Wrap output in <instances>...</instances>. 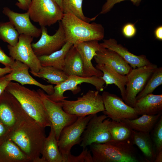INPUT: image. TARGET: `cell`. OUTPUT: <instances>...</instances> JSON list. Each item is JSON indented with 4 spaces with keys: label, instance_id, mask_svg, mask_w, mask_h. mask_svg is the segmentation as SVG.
I'll list each match as a JSON object with an SVG mask.
<instances>
[{
    "label": "cell",
    "instance_id": "e575fe53",
    "mask_svg": "<svg viewBox=\"0 0 162 162\" xmlns=\"http://www.w3.org/2000/svg\"><path fill=\"white\" fill-rule=\"evenodd\" d=\"M66 162H93L91 152L86 147L79 155L70 154L67 157Z\"/></svg>",
    "mask_w": 162,
    "mask_h": 162
},
{
    "label": "cell",
    "instance_id": "484cf974",
    "mask_svg": "<svg viewBox=\"0 0 162 162\" xmlns=\"http://www.w3.org/2000/svg\"><path fill=\"white\" fill-rule=\"evenodd\" d=\"M63 70L68 76L84 77L82 60L80 53L73 45L66 55Z\"/></svg>",
    "mask_w": 162,
    "mask_h": 162
},
{
    "label": "cell",
    "instance_id": "4316f807",
    "mask_svg": "<svg viewBox=\"0 0 162 162\" xmlns=\"http://www.w3.org/2000/svg\"><path fill=\"white\" fill-rule=\"evenodd\" d=\"M162 112L154 115L144 114L133 119H123L121 121L131 129L142 132L150 133L162 115Z\"/></svg>",
    "mask_w": 162,
    "mask_h": 162
},
{
    "label": "cell",
    "instance_id": "f6af8a7d",
    "mask_svg": "<svg viewBox=\"0 0 162 162\" xmlns=\"http://www.w3.org/2000/svg\"><path fill=\"white\" fill-rule=\"evenodd\" d=\"M62 10V0H53Z\"/></svg>",
    "mask_w": 162,
    "mask_h": 162
},
{
    "label": "cell",
    "instance_id": "277c9868",
    "mask_svg": "<svg viewBox=\"0 0 162 162\" xmlns=\"http://www.w3.org/2000/svg\"><path fill=\"white\" fill-rule=\"evenodd\" d=\"M61 22L67 41L73 45L92 40H103L104 29L100 24L88 22L71 14H64Z\"/></svg>",
    "mask_w": 162,
    "mask_h": 162
},
{
    "label": "cell",
    "instance_id": "7402d4cb",
    "mask_svg": "<svg viewBox=\"0 0 162 162\" xmlns=\"http://www.w3.org/2000/svg\"><path fill=\"white\" fill-rule=\"evenodd\" d=\"M48 136L44 142L40 162H66L59 151L55 131L52 125Z\"/></svg>",
    "mask_w": 162,
    "mask_h": 162
},
{
    "label": "cell",
    "instance_id": "836d02e7",
    "mask_svg": "<svg viewBox=\"0 0 162 162\" xmlns=\"http://www.w3.org/2000/svg\"><path fill=\"white\" fill-rule=\"evenodd\" d=\"M150 132V136L155 147L157 154L162 150V115Z\"/></svg>",
    "mask_w": 162,
    "mask_h": 162
},
{
    "label": "cell",
    "instance_id": "8fae6325",
    "mask_svg": "<svg viewBox=\"0 0 162 162\" xmlns=\"http://www.w3.org/2000/svg\"><path fill=\"white\" fill-rule=\"evenodd\" d=\"M93 115L78 117L74 123L65 127L62 130L58 140L60 152L66 161L67 156L75 145L80 144L82 135Z\"/></svg>",
    "mask_w": 162,
    "mask_h": 162
},
{
    "label": "cell",
    "instance_id": "3957f363",
    "mask_svg": "<svg viewBox=\"0 0 162 162\" xmlns=\"http://www.w3.org/2000/svg\"><path fill=\"white\" fill-rule=\"evenodd\" d=\"M93 162H145L137 156L133 145L129 142L111 140L89 145Z\"/></svg>",
    "mask_w": 162,
    "mask_h": 162
},
{
    "label": "cell",
    "instance_id": "5bb4252c",
    "mask_svg": "<svg viewBox=\"0 0 162 162\" xmlns=\"http://www.w3.org/2000/svg\"><path fill=\"white\" fill-rule=\"evenodd\" d=\"M102 96L105 108L103 113L112 120L120 122L124 118L133 119L138 117L134 108L116 95L104 91Z\"/></svg>",
    "mask_w": 162,
    "mask_h": 162
},
{
    "label": "cell",
    "instance_id": "d590c367",
    "mask_svg": "<svg viewBox=\"0 0 162 162\" xmlns=\"http://www.w3.org/2000/svg\"><path fill=\"white\" fill-rule=\"evenodd\" d=\"M125 0H130L134 5L138 6L142 0H106L99 14H106L111 10L115 4Z\"/></svg>",
    "mask_w": 162,
    "mask_h": 162
},
{
    "label": "cell",
    "instance_id": "d4e9b609",
    "mask_svg": "<svg viewBox=\"0 0 162 162\" xmlns=\"http://www.w3.org/2000/svg\"><path fill=\"white\" fill-rule=\"evenodd\" d=\"M131 142L137 146L143 153L147 162H154L156 153L150 133L132 130Z\"/></svg>",
    "mask_w": 162,
    "mask_h": 162
},
{
    "label": "cell",
    "instance_id": "74e56055",
    "mask_svg": "<svg viewBox=\"0 0 162 162\" xmlns=\"http://www.w3.org/2000/svg\"><path fill=\"white\" fill-rule=\"evenodd\" d=\"M14 61L11 57L8 56L0 46V63L5 67L10 68Z\"/></svg>",
    "mask_w": 162,
    "mask_h": 162
},
{
    "label": "cell",
    "instance_id": "f35d334b",
    "mask_svg": "<svg viewBox=\"0 0 162 162\" xmlns=\"http://www.w3.org/2000/svg\"><path fill=\"white\" fill-rule=\"evenodd\" d=\"M10 131L0 121V143L8 138Z\"/></svg>",
    "mask_w": 162,
    "mask_h": 162
},
{
    "label": "cell",
    "instance_id": "e0dca14e",
    "mask_svg": "<svg viewBox=\"0 0 162 162\" xmlns=\"http://www.w3.org/2000/svg\"><path fill=\"white\" fill-rule=\"evenodd\" d=\"M2 13L8 18L20 34L29 35L33 38L39 37L41 33V29L32 24L28 11L25 13L15 12L8 7H4Z\"/></svg>",
    "mask_w": 162,
    "mask_h": 162
},
{
    "label": "cell",
    "instance_id": "d6a6232c",
    "mask_svg": "<svg viewBox=\"0 0 162 162\" xmlns=\"http://www.w3.org/2000/svg\"><path fill=\"white\" fill-rule=\"evenodd\" d=\"M162 84V67L157 68L152 73L142 90L136 96V100L152 94L158 86Z\"/></svg>",
    "mask_w": 162,
    "mask_h": 162
},
{
    "label": "cell",
    "instance_id": "f546056e",
    "mask_svg": "<svg viewBox=\"0 0 162 162\" xmlns=\"http://www.w3.org/2000/svg\"><path fill=\"white\" fill-rule=\"evenodd\" d=\"M32 74L56 85L64 82L69 76L63 70L51 66H42L38 72Z\"/></svg>",
    "mask_w": 162,
    "mask_h": 162
},
{
    "label": "cell",
    "instance_id": "9c48e42d",
    "mask_svg": "<svg viewBox=\"0 0 162 162\" xmlns=\"http://www.w3.org/2000/svg\"><path fill=\"white\" fill-rule=\"evenodd\" d=\"M104 115H93L81 137L80 146L85 149L92 143H104L112 140L108 128L110 118Z\"/></svg>",
    "mask_w": 162,
    "mask_h": 162
},
{
    "label": "cell",
    "instance_id": "4dcf8cb0",
    "mask_svg": "<svg viewBox=\"0 0 162 162\" xmlns=\"http://www.w3.org/2000/svg\"><path fill=\"white\" fill-rule=\"evenodd\" d=\"M83 0H62V10L64 14H71L88 22L94 21L99 14L93 18L86 16L82 10Z\"/></svg>",
    "mask_w": 162,
    "mask_h": 162
},
{
    "label": "cell",
    "instance_id": "2e32d148",
    "mask_svg": "<svg viewBox=\"0 0 162 162\" xmlns=\"http://www.w3.org/2000/svg\"><path fill=\"white\" fill-rule=\"evenodd\" d=\"M80 53L83 62L84 77L92 76L100 77L103 73L94 67L92 60L96 55V52L105 48L97 40H92L73 45Z\"/></svg>",
    "mask_w": 162,
    "mask_h": 162
},
{
    "label": "cell",
    "instance_id": "83f0119b",
    "mask_svg": "<svg viewBox=\"0 0 162 162\" xmlns=\"http://www.w3.org/2000/svg\"><path fill=\"white\" fill-rule=\"evenodd\" d=\"M73 45L67 41L60 50L50 55L38 57L41 66H51L63 70L66 55Z\"/></svg>",
    "mask_w": 162,
    "mask_h": 162
},
{
    "label": "cell",
    "instance_id": "7a4b0ae2",
    "mask_svg": "<svg viewBox=\"0 0 162 162\" xmlns=\"http://www.w3.org/2000/svg\"><path fill=\"white\" fill-rule=\"evenodd\" d=\"M5 90L16 98L26 114L39 125L44 128L52 126L40 96L37 91L12 81L9 82Z\"/></svg>",
    "mask_w": 162,
    "mask_h": 162
},
{
    "label": "cell",
    "instance_id": "52a82bcc",
    "mask_svg": "<svg viewBox=\"0 0 162 162\" xmlns=\"http://www.w3.org/2000/svg\"><path fill=\"white\" fill-rule=\"evenodd\" d=\"M29 116L12 94L5 90L0 95V121L10 131Z\"/></svg>",
    "mask_w": 162,
    "mask_h": 162
},
{
    "label": "cell",
    "instance_id": "8992f818",
    "mask_svg": "<svg viewBox=\"0 0 162 162\" xmlns=\"http://www.w3.org/2000/svg\"><path fill=\"white\" fill-rule=\"evenodd\" d=\"M27 11L30 19L41 27L54 24L61 21L64 14L53 0H31Z\"/></svg>",
    "mask_w": 162,
    "mask_h": 162
},
{
    "label": "cell",
    "instance_id": "7bdbcfd3",
    "mask_svg": "<svg viewBox=\"0 0 162 162\" xmlns=\"http://www.w3.org/2000/svg\"><path fill=\"white\" fill-rule=\"evenodd\" d=\"M11 71L10 67H5L3 68H0V77L10 73Z\"/></svg>",
    "mask_w": 162,
    "mask_h": 162
},
{
    "label": "cell",
    "instance_id": "6da1fadb",
    "mask_svg": "<svg viewBox=\"0 0 162 162\" xmlns=\"http://www.w3.org/2000/svg\"><path fill=\"white\" fill-rule=\"evenodd\" d=\"M45 128L29 116L10 131L8 138L19 147L31 162H40L46 137Z\"/></svg>",
    "mask_w": 162,
    "mask_h": 162
},
{
    "label": "cell",
    "instance_id": "ac0fdd59",
    "mask_svg": "<svg viewBox=\"0 0 162 162\" xmlns=\"http://www.w3.org/2000/svg\"><path fill=\"white\" fill-rule=\"evenodd\" d=\"M10 68L12 71L9 73L10 81L17 82L22 86L26 84L36 86L41 88L48 95L53 93V86L42 84L33 78L29 73V68L26 64L19 61L15 60Z\"/></svg>",
    "mask_w": 162,
    "mask_h": 162
},
{
    "label": "cell",
    "instance_id": "f1b7e54d",
    "mask_svg": "<svg viewBox=\"0 0 162 162\" xmlns=\"http://www.w3.org/2000/svg\"><path fill=\"white\" fill-rule=\"evenodd\" d=\"M108 128L112 140L131 142L132 130L124 122L110 121Z\"/></svg>",
    "mask_w": 162,
    "mask_h": 162
},
{
    "label": "cell",
    "instance_id": "cb8c5ba5",
    "mask_svg": "<svg viewBox=\"0 0 162 162\" xmlns=\"http://www.w3.org/2000/svg\"><path fill=\"white\" fill-rule=\"evenodd\" d=\"M0 162H31L19 147L7 139L0 143Z\"/></svg>",
    "mask_w": 162,
    "mask_h": 162
},
{
    "label": "cell",
    "instance_id": "b9f144b4",
    "mask_svg": "<svg viewBox=\"0 0 162 162\" xmlns=\"http://www.w3.org/2000/svg\"><path fill=\"white\" fill-rule=\"evenodd\" d=\"M155 38L158 40H162V26H160L157 27L154 31Z\"/></svg>",
    "mask_w": 162,
    "mask_h": 162
},
{
    "label": "cell",
    "instance_id": "7c38bea8",
    "mask_svg": "<svg viewBox=\"0 0 162 162\" xmlns=\"http://www.w3.org/2000/svg\"><path fill=\"white\" fill-rule=\"evenodd\" d=\"M33 40V38L31 36L20 34L16 45L7 46L10 56L14 60L19 61L28 65L31 74L38 72L42 67L32 46Z\"/></svg>",
    "mask_w": 162,
    "mask_h": 162
},
{
    "label": "cell",
    "instance_id": "8d00e7d4",
    "mask_svg": "<svg viewBox=\"0 0 162 162\" xmlns=\"http://www.w3.org/2000/svg\"><path fill=\"white\" fill-rule=\"evenodd\" d=\"M122 33L123 36L127 38H130L134 37L136 33V29L135 24L128 23L123 26Z\"/></svg>",
    "mask_w": 162,
    "mask_h": 162
},
{
    "label": "cell",
    "instance_id": "603a6c76",
    "mask_svg": "<svg viewBox=\"0 0 162 162\" xmlns=\"http://www.w3.org/2000/svg\"><path fill=\"white\" fill-rule=\"evenodd\" d=\"M95 68L101 71L103 75L101 76L104 81L106 86L108 85L114 84L119 89L122 99L124 101L126 99V86L127 81L126 75H122L109 65L97 64Z\"/></svg>",
    "mask_w": 162,
    "mask_h": 162
},
{
    "label": "cell",
    "instance_id": "ba28073f",
    "mask_svg": "<svg viewBox=\"0 0 162 162\" xmlns=\"http://www.w3.org/2000/svg\"><path fill=\"white\" fill-rule=\"evenodd\" d=\"M158 68L151 63L143 66L132 68L126 75V99L124 102L133 107L137 95L143 89L152 73Z\"/></svg>",
    "mask_w": 162,
    "mask_h": 162
},
{
    "label": "cell",
    "instance_id": "ee69618b",
    "mask_svg": "<svg viewBox=\"0 0 162 162\" xmlns=\"http://www.w3.org/2000/svg\"><path fill=\"white\" fill-rule=\"evenodd\" d=\"M162 162V150L160 151L156 154L154 162Z\"/></svg>",
    "mask_w": 162,
    "mask_h": 162
},
{
    "label": "cell",
    "instance_id": "ab89813d",
    "mask_svg": "<svg viewBox=\"0 0 162 162\" xmlns=\"http://www.w3.org/2000/svg\"><path fill=\"white\" fill-rule=\"evenodd\" d=\"M10 82L9 74L0 77V95L5 90Z\"/></svg>",
    "mask_w": 162,
    "mask_h": 162
},
{
    "label": "cell",
    "instance_id": "60d3db41",
    "mask_svg": "<svg viewBox=\"0 0 162 162\" xmlns=\"http://www.w3.org/2000/svg\"><path fill=\"white\" fill-rule=\"evenodd\" d=\"M15 5L19 8L22 10H27L31 0H17Z\"/></svg>",
    "mask_w": 162,
    "mask_h": 162
},
{
    "label": "cell",
    "instance_id": "44dd1931",
    "mask_svg": "<svg viewBox=\"0 0 162 162\" xmlns=\"http://www.w3.org/2000/svg\"><path fill=\"white\" fill-rule=\"evenodd\" d=\"M139 116L154 115L162 112V94H148L136 100L133 107Z\"/></svg>",
    "mask_w": 162,
    "mask_h": 162
},
{
    "label": "cell",
    "instance_id": "9a60e30c",
    "mask_svg": "<svg viewBox=\"0 0 162 162\" xmlns=\"http://www.w3.org/2000/svg\"><path fill=\"white\" fill-rule=\"evenodd\" d=\"M41 28L40 39L36 43L32 44V49L38 57L50 55L60 50L67 42L61 21H59L58 29L52 35L48 34L46 27Z\"/></svg>",
    "mask_w": 162,
    "mask_h": 162
},
{
    "label": "cell",
    "instance_id": "d6986e66",
    "mask_svg": "<svg viewBox=\"0 0 162 162\" xmlns=\"http://www.w3.org/2000/svg\"><path fill=\"white\" fill-rule=\"evenodd\" d=\"M94 58L97 64L109 65L123 75H127L132 69L117 53L109 49L104 48L96 52Z\"/></svg>",
    "mask_w": 162,
    "mask_h": 162
},
{
    "label": "cell",
    "instance_id": "4fadbf2b",
    "mask_svg": "<svg viewBox=\"0 0 162 162\" xmlns=\"http://www.w3.org/2000/svg\"><path fill=\"white\" fill-rule=\"evenodd\" d=\"M83 83H88L93 85L99 92L103 91L104 85L105 84L104 81L101 76H92L84 77L70 75L66 80L54 87V92L52 94L48 95L46 94V95L52 100L56 102H59L68 98L63 95L66 91H70L74 94L80 92L81 89L78 85Z\"/></svg>",
    "mask_w": 162,
    "mask_h": 162
},
{
    "label": "cell",
    "instance_id": "1f68e13d",
    "mask_svg": "<svg viewBox=\"0 0 162 162\" xmlns=\"http://www.w3.org/2000/svg\"><path fill=\"white\" fill-rule=\"evenodd\" d=\"M20 34L9 21L0 22V39L11 46L17 43Z\"/></svg>",
    "mask_w": 162,
    "mask_h": 162
},
{
    "label": "cell",
    "instance_id": "5b68a950",
    "mask_svg": "<svg viewBox=\"0 0 162 162\" xmlns=\"http://www.w3.org/2000/svg\"><path fill=\"white\" fill-rule=\"evenodd\" d=\"M59 102L65 112L78 117L94 115L105 110L102 96L97 90H89L76 100L64 99Z\"/></svg>",
    "mask_w": 162,
    "mask_h": 162
},
{
    "label": "cell",
    "instance_id": "ffe728a7",
    "mask_svg": "<svg viewBox=\"0 0 162 162\" xmlns=\"http://www.w3.org/2000/svg\"><path fill=\"white\" fill-rule=\"evenodd\" d=\"M100 44L105 48L117 53L132 68L140 67L151 63L145 55L137 56L131 53L122 45L118 44L114 39H104L103 42Z\"/></svg>",
    "mask_w": 162,
    "mask_h": 162
},
{
    "label": "cell",
    "instance_id": "30bf717a",
    "mask_svg": "<svg viewBox=\"0 0 162 162\" xmlns=\"http://www.w3.org/2000/svg\"><path fill=\"white\" fill-rule=\"evenodd\" d=\"M37 91L40 96L58 140L62 129L74 123L78 117L65 112L59 101L56 102L50 99L43 90L39 89Z\"/></svg>",
    "mask_w": 162,
    "mask_h": 162
}]
</instances>
